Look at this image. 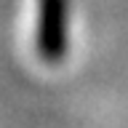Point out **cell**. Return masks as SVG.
<instances>
[{"label": "cell", "mask_w": 128, "mask_h": 128, "mask_svg": "<svg viewBox=\"0 0 128 128\" xmlns=\"http://www.w3.org/2000/svg\"><path fill=\"white\" fill-rule=\"evenodd\" d=\"M38 54L46 62H59L67 54V0H40Z\"/></svg>", "instance_id": "1"}]
</instances>
